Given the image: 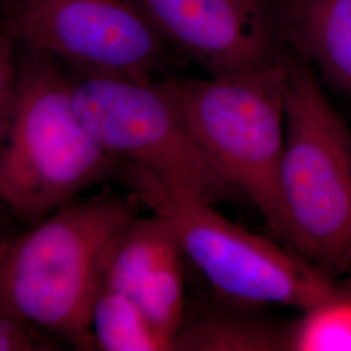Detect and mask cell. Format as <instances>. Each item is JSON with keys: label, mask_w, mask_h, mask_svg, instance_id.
Segmentation results:
<instances>
[{"label": "cell", "mask_w": 351, "mask_h": 351, "mask_svg": "<svg viewBox=\"0 0 351 351\" xmlns=\"http://www.w3.org/2000/svg\"><path fill=\"white\" fill-rule=\"evenodd\" d=\"M263 307L217 298L185 313L175 339V350H290L291 324L262 314Z\"/></svg>", "instance_id": "cell-10"}, {"label": "cell", "mask_w": 351, "mask_h": 351, "mask_svg": "<svg viewBox=\"0 0 351 351\" xmlns=\"http://www.w3.org/2000/svg\"><path fill=\"white\" fill-rule=\"evenodd\" d=\"M184 255L171 224L160 215L133 217L113 241L103 269V288L133 298L164 264Z\"/></svg>", "instance_id": "cell-11"}, {"label": "cell", "mask_w": 351, "mask_h": 351, "mask_svg": "<svg viewBox=\"0 0 351 351\" xmlns=\"http://www.w3.org/2000/svg\"><path fill=\"white\" fill-rule=\"evenodd\" d=\"M171 49L208 73L232 75L280 59L284 42L272 0H134Z\"/></svg>", "instance_id": "cell-8"}, {"label": "cell", "mask_w": 351, "mask_h": 351, "mask_svg": "<svg viewBox=\"0 0 351 351\" xmlns=\"http://www.w3.org/2000/svg\"><path fill=\"white\" fill-rule=\"evenodd\" d=\"M30 326L0 315V351L40 350L43 343L33 336Z\"/></svg>", "instance_id": "cell-16"}, {"label": "cell", "mask_w": 351, "mask_h": 351, "mask_svg": "<svg viewBox=\"0 0 351 351\" xmlns=\"http://www.w3.org/2000/svg\"><path fill=\"white\" fill-rule=\"evenodd\" d=\"M134 193L75 199L0 241V315L93 349L90 314L113 241L138 215Z\"/></svg>", "instance_id": "cell-1"}, {"label": "cell", "mask_w": 351, "mask_h": 351, "mask_svg": "<svg viewBox=\"0 0 351 351\" xmlns=\"http://www.w3.org/2000/svg\"><path fill=\"white\" fill-rule=\"evenodd\" d=\"M163 81L216 168L285 242L280 197L285 142L282 53L274 63L245 72Z\"/></svg>", "instance_id": "cell-4"}, {"label": "cell", "mask_w": 351, "mask_h": 351, "mask_svg": "<svg viewBox=\"0 0 351 351\" xmlns=\"http://www.w3.org/2000/svg\"><path fill=\"white\" fill-rule=\"evenodd\" d=\"M119 176L171 224L185 258L220 300L307 311L345 288L297 251L232 223L213 204L172 194L129 165L121 164Z\"/></svg>", "instance_id": "cell-5"}, {"label": "cell", "mask_w": 351, "mask_h": 351, "mask_svg": "<svg viewBox=\"0 0 351 351\" xmlns=\"http://www.w3.org/2000/svg\"><path fill=\"white\" fill-rule=\"evenodd\" d=\"M284 45L351 98V0H277Z\"/></svg>", "instance_id": "cell-9"}, {"label": "cell", "mask_w": 351, "mask_h": 351, "mask_svg": "<svg viewBox=\"0 0 351 351\" xmlns=\"http://www.w3.org/2000/svg\"><path fill=\"white\" fill-rule=\"evenodd\" d=\"M290 350L351 351V290L345 287L303 311L301 319L293 322Z\"/></svg>", "instance_id": "cell-14"}, {"label": "cell", "mask_w": 351, "mask_h": 351, "mask_svg": "<svg viewBox=\"0 0 351 351\" xmlns=\"http://www.w3.org/2000/svg\"><path fill=\"white\" fill-rule=\"evenodd\" d=\"M346 288L349 289V290H351V276L345 281V282H342Z\"/></svg>", "instance_id": "cell-18"}, {"label": "cell", "mask_w": 351, "mask_h": 351, "mask_svg": "<svg viewBox=\"0 0 351 351\" xmlns=\"http://www.w3.org/2000/svg\"><path fill=\"white\" fill-rule=\"evenodd\" d=\"M349 272H351V262H350V269H349Z\"/></svg>", "instance_id": "cell-19"}, {"label": "cell", "mask_w": 351, "mask_h": 351, "mask_svg": "<svg viewBox=\"0 0 351 351\" xmlns=\"http://www.w3.org/2000/svg\"><path fill=\"white\" fill-rule=\"evenodd\" d=\"M11 16L26 49L82 75L154 78L171 49L134 0H25Z\"/></svg>", "instance_id": "cell-7"}, {"label": "cell", "mask_w": 351, "mask_h": 351, "mask_svg": "<svg viewBox=\"0 0 351 351\" xmlns=\"http://www.w3.org/2000/svg\"><path fill=\"white\" fill-rule=\"evenodd\" d=\"M16 86V68L11 60L8 43L0 34V147L5 139L12 116Z\"/></svg>", "instance_id": "cell-15"}, {"label": "cell", "mask_w": 351, "mask_h": 351, "mask_svg": "<svg viewBox=\"0 0 351 351\" xmlns=\"http://www.w3.org/2000/svg\"><path fill=\"white\" fill-rule=\"evenodd\" d=\"M72 99L104 150L164 190L213 206L243 199L203 150L163 80L82 75L72 82Z\"/></svg>", "instance_id": "cell-6"}, {"label": "cell", "mask_w": 351, "mask_h": 351, "mask_svg": "<svg viewBox=\"0 0 351 351\" xmlns=\"http://www.w3.org/2000/svg\"><path fill=\"white\" fill-rule=\"evenodd\" d=\"M119 169L75 112L56 60L25 47L0 147V204L32 226Z\"/></svg>", "instance_id": "cell-2"}, {"label": "cell", "mask_w": 351, "mask_h": 351, "mask_svg": "<svg viewBox=\"0 0 351 351\" xmlns=\"http://www.w3.org/2000/svg\"><path fill=\"white\" fill-rule=\"evenodd\" d=\"M184 258L180 255L164 264L137 290L133 300L154 330L175 350V339L186 313Z\"/></svg>", "instance_id": "cell-13"}, {"label": "cell", "mask_w": 351, "mask_h": 351, "mask_svg": "<svg viewBox=\"0 0 351 351\" xmlns=\"http://www.w3.org/2000/svg\"><path fill=\"white\" fill-rule=\"evenodd\" d=\"M285 142L280 197L290 249L329 275L351 262V130L317 72L284 45Z\"/></svg>", "instance_id": "cell-3"}, {"label": "cell", "mask_w": 351, "mask_h": 351, "mask_svg": "<svg viewBox=\"0 0 351 351\" xmlns=\"http://www.w3.org/2000/svg\"><path fill=\"white\" fill-rule=\"evenodd\" d=\"M25 0H0V5L12 14Z\"/></svg>", "instance_id": "cell-17"}, {"label": "cell", "mask_w": 351, "mask_h": 351, "mask_svg": "<svg viewBox=\"0 0 351 351\" xmlns=\"http://www.w3.org/2000/svg\"><path fill=\"white\" fill-rule=\"evenodd\" d=\"M90 335L99 350H171L133 298L103 287L91 308Z\"/></svg>", "instance_id": "cell-12"}]
</instances>
